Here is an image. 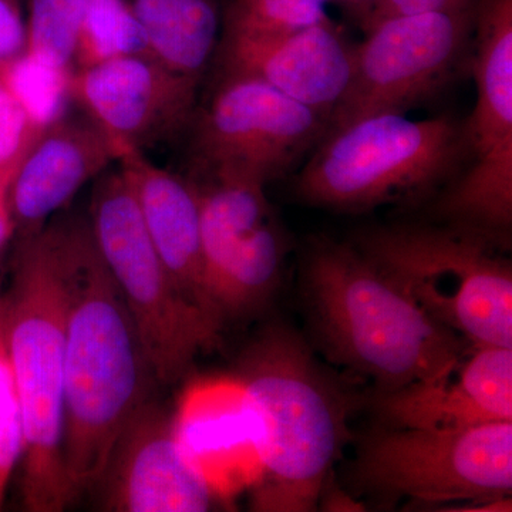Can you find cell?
<instances>
[{"mask_svg":"<svg viewBox=\"0 0 512 512\" xmlns=\"http://www.w3.org/2000/svg\"><path fill=\"white\" fill-rule=\"evenodd\" d=\"M330 478H332V476L326 481L322 494H320L318 507H322L323 511H366L365 504L355 500L352 495H349L346 491L340 490L336 485L330 484Z\"/></svg>","mask_w":512,"mask_h":512,"instance_id":"29","label":"cell"},{"mask_svg":"<svg viewBox=\"0 0 512 512\" xmlns=\"http://www.w3.org/2000/svg\"><path fill=\"white\" fill-rule=\"evenodd\" d=\"M258 461L256 511L318 510L320 494L349 437V400L305 340L269 323L234 376Z\"/></svg>","mask_w":512,"mask_h":512,"instance_id":"2","label":"cell"},{"mask_svg":"<svg viewBox=\"0 0 512 512\" xmlns=\"http://www.w3.org/2000/svg\"><path fill=\"white\" fill-rule=\"evenodd\" d=\"M97 487L106 511L202 512L217 500L184 460L171 416L151 399L121 431Z\"/></svg>","mask_w":512,"mask_h":512,"instance_id":"14","label":"cell"},{"mask_svg":"<svg viewBox=\"0 0 512 512\" xmlns=\"http://www.w3.org/2000/svg\"><path fill=\"white\" fill-rule=\"evenodd\" d=\"M470 161L464 121L376 114L326 131L295 180L313 207L362 212L436 194Z\"/></svg>","mask_w":512,"mask_h":512,"instance_id":"5","label":"cell"},{"mask_svg":"<svg viewBox=\"0 0 512 512\" xmlns=\"http://www.w3.org/2000/svg\"><path fill=\"white\" fill-rule=\"evenodd\" d=\"M117 163L136 195L161 262L181 293L220 328L205 288L200 202L187 177L158 167L136 148L120 147Z\"/></svg>","mask_w":512,"mask_h":512,"instance_id":"17","label":"cell"},{"mask_svg":"<svg viewBox=\"0 0 512 512\" xmlns=\"http://www.w3.org/2000/svg\"><path fill=\"white\" fill-rule=\"evenodd\" d=\"M338 5L360 29H365L380 0H329Z\"/></svg>","mask_w":512,"mask_h":512,"instance_id":"30","label":"cell"},{"mask_svg":"<svg viewBox=\"0 0 512 512\" xmlns=\"http://www.w3.org/2000/svg\"><path fill=\"white\" fill-rule=\"evenodd\" d=\"M87 0H29L26 53L59 69L73 70Z\"/></svg>","mask_w":512,"mask_h":512,"instance_id":"22","label":"cell"},{"mask_svg":"<svg viewBox=\"0 0 512 512\" xmlns=\"http://www.w3.org/2000/svg\"><path fill=\"white\" fill-rule=\"evenodd\" d=\"M228 2L128 0L146 35L150 56L200 86L214 62Z\"/></svg>","mask_w":512,"mask_h":512,"instance_id":"19","label":"cell"},{"mask_svg":"<svg viewBox=\"0 0 512 512\" xmlns=\"http://www.w3.org/2000/svg\"><path fill=\"white\" fill-rule=\"evenodd\" d=\"M329 0H229L222 35L265 36L293 32L330 19Z\"/></svg>","mask_w":512,"mask_h":512,"instance_id":"23","label":"cell"},{"mask_svg":"<svg viewBox=\"0 0 512 512\" xmlns=\"http://www.w3.org/2000/svg\"><path fill=\"white\" fill-rule=\"evenodd\" d=\"M200 202L205 288L222 323L264 309L282 279L286 239L265 185L227 171H190Z\"/></svg>","mask_w":512,"mask_h":512,"instance_id":"10","label":"cell"},{"mask_svg":"<svg viewBox=\"0 0 512 512\" xmlns=\"http://www.w3.org/2000/svg\"><path fill=\"white\" fill-rule=\"evenodd\" d=\"M23 443L25 433L22 406L10 365L0 306V510L5 501L10 478L22 458Z\"/></svg>","mask_w":512,"mask_h":512,"instance_id":"24","label":"cell"},{"mask_svg":"<svg viewBox=\"0 0 512 512\" xmlns=\"http://www.w3.org/2000/svg\"><path fill=\"white\" fill-rule=\"evenodd\" d=\"M303 291L312 328L336 363L377 392L434 379L466 355L464 340L421 311L353 242H309Z\"/></svg>","mask_w":512,"mask_h":512,"instance_id":"3","label":"cell"},{"mask_svg":"<svg viewBox=\"0 0 512 512\" xmlns=\"http://www.w3.org/2000/svg\"><path fill=\"white\" fill-rule=\"evenodd\" d=\"M133 55L150 53L146 35L128 0H87L74 52V70Z\"/></svg>","mask_w":512,"mask_h":512,"instance_id":"20","label":"cell"},{"mask_svg":"<svg viewBox=\"0 0 512 512\" xmlns=\"http://www.w3.org/2000/svg\"><path fill=\"white\" fill-rule=\"evenodd\" d=\"M16 170L18 168L0 174V252L8 245L10 238L16 232V224L9 202L10 183H12Z\"/></svg>","mask_w":512,"mask_h":512,"instance_id":"28","label":"cell"},{"mask_svg":"<svg viewBox=\"0 0 512 512\" xmlns=\"http://www.w3.org/2000/svg\"><path fill=\"white\" fill-rule=\"evenodd\" d=\"M119 151L86 113L63 116L43 131L19 164L9 202L20 238L37 234Z\"/></svg>","mask_w":512,"mask_h":512,"instance_id":"16","label":"cell"},{"mask_svg":"<svg viewBox=\"0 0 512 512\" xmlns=\"http://www.w3.org/2000/svg\"><path fill=\"white\" fill-rule=\"evenodd\" d=\"M42 133L15 97L0 86V174L18 168Z\"/></svg>","mask_w":512,"mask_h":512,"instance_id":"25","label":"cell"},{"mask_svg":"<svg viewBox=\"0 0 512 512\" xmlns=\"http://www.w3.org/2000/svg\"><path fill=\"white\" fill-rule=\"evenodd\" d=\"M356 43L332 19L265 36L221 35L215 74L261 80L329 123L352 77Z\"/></svg>","mask_w":512,"mask_h":512,"instance_id":"13","label":"cell"},{"mask_svg":"<svg viewBox=\"0 0 512 512\" xmlns=\"http://www.w3.org/2000/svg\"><path fill=\"white\" fill-rule=\"evenodd\" d=\"M476 2L477 0H380L363 32L372 28L380 20L392 18V16L439 12V10L471 9L476 6Z\"/></svg>","mask_w":512,"mask_h":512,"instance_id":"27","label":"cell"},{"mask_svg":"<svg viewBox=\"0 0 512 512\" xmlns=\"http://www.w3.org/2000/svg\"><path fill=\"white\" fill-rule=\"evenodd\" d=\"M73 72L50 66L25 52L0 63V86L15 97L32 123L45 131L66 116L67 103L72 100Z\"/></svg>","mask_w":512,"mask_h":512,"instance_id":"21","label":"cell"},{"mask_svg":"<svg viewBox=\"0 0 512 512\" xmlns=\"http://www.w3.org/2000/svg\"><path fill=\"white\" fill-rule=\"evenodd\" d=\"M70 90L117 151H144L187 133L200 84L171 72L153 56L133 55L74 70Z\"/></svg>","mask_w":512,"mask_h":512,"instance_id":"12","label":"cell"},{"mask_svg":"<svg viewBox=\"0 0 512 512\" xmlns=\"http://www.w3.org/2000/svg\"><path fill=\"white\" fill-rule=\"evenodd\" d=\"M384 426L457 430L512 421V349L473 348L434 379L377 392Z\"/></svg>","mask_w":512,"mask_h":512,"instance_id":"15","label":"cell"},{"mask_svg":"<svg viewBox=\"0 0 512 512\" xmlns=\"http://www.w3.org/2000/svg\"><path fill=\"white\" fill-rule=\"evenodd\" d=\"M353 244L473 348L512 349L511 264L490 242L446 224H399L366 229Z\"/></svg>","mask_w":512,"mask_h":512,"instance_id":"6","label":"cell"},{"mask_svg":"<svg viewBox=\"0 0 512 512\" xmlns=\"http://www.w3.org/2000/svg\"><path fill=\"white\" fill-rule=\"evenodd\" d=\"M190 134V171H227L264 184L308 158L328 121L305 104L247 76L215 74Z\"/></svg>","mask_w":512,"mask_h":512,"instance_id":"11","label":"cell"},{"mask_svg":"<svg viewBox=\"0 0 512 512\" xmlns=\"http://www.w3.org/2000/svg\"><path fill=\"white\" fill-rule=\"evenodd\" d=\"M67 288L62 457L76 501L99 485L154 376L89 220L67 218Z\"/></svg>","mask_w":512,"mask_h":512,"instance_id":"1","label":"cell"},{"mask_svg":"<svg viewBox=\"0 0 512 512\" xmlns=\"http://www.w3.org/2000/svg\"><path fill=\"white\" fill-rule=\"evenodd\" d=\"M89 225L126 302L154 380L180 382L201 353L218 345L222 328L175 285L120 168L96 178Z\"/></svg>","mask_w":512,"mask_h":512,"instance_id":"7","label":"cell"},{"mask_svg":"<svg viewBox=\"0 0 512 512\" xmlns=\"http://www.w3.org/2000/svg\"><path fill=\"white\" fill-rule=\"evenodd\" d=\"M26 43V20L18 0H0V63L22 56Z\"/></svg>","mask_w":512,"mask_h":512,"instance_id":"26","label":"cell"},{"mask_svg":"<svg viewBox=\"0 0 512 512\" xmlns=\"http://www.w3.org/2000/svg\"><path fill=\"white\" fill-rule=\"evenodd\" d=\"M352 480L363 493L440 507L511 495L512 421L457 430L384 426L363 437Z\"/></svg>","mask_w":512,"mask_h":512,"instance_id":"8","label":"cell"},{"mask_svg":"<svg viewBox=\"0 0 512 512\" xmlns=\"http://www.w3.org/2000/svg\"><path fill=\"white\" fill-rule=\"evenodd\" d=\"M13 268L0 306L25 433L20 495L28 511L59 512L73 503L62 457L67 218L23 238Z\"/></svg>","mask_w":512,"mask_h":512,"instance_id":"4","label":"cell"},{"mask_svg":"<svg viewBox=\"0 0 512 512\" xmlns=\"http://www.w3.org/2000/svg\"><path fill=\"white\" fill-rule=\"evenodd\" d=\"M474 8L392 16L363 32L326 131L376 114H407L446 92L470 72Z\"/></svg>","mask_w":512,"mask_h":512,"instance_id":"9","label":"cell"},{"mask_svg":"<svg viewBox=\"0 0 512 512\" xmlns=\"http://www.w3.org/2000/svg\"><path fill=\"white\" fill-rule=\"evenodd\" d=\"M470 72L477 86L464 121L470 161L512 163V0H477Z\"/></svg>","mask_w":512,"mask_h":512,"instance_id":"18","label":"cell"}]
</instances>
